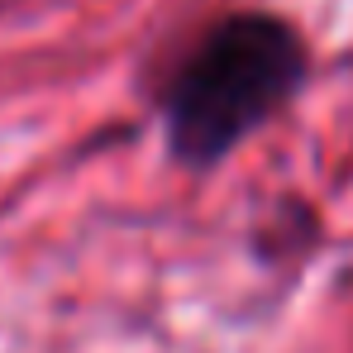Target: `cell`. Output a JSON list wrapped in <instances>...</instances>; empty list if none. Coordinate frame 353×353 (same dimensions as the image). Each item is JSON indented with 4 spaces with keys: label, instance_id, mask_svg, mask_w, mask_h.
<instances>
[{
    "label": "cell",
    "instance_id": "obj_1",
    "mask_svg": "<svg viewBox=\"0 0 353 353\" xmlns=\"http://www.w3.org/2000/svg\"><path fill=\"white\" fill-rule=\"evenodd\" d=\"M305 43L277 14H230L181 62L163 96L168 143L181 163L210 168L272 119L305 81Z\"/></svg>",
    "mask_w": 353,
    "mask_h": 353
}]
</instances>
